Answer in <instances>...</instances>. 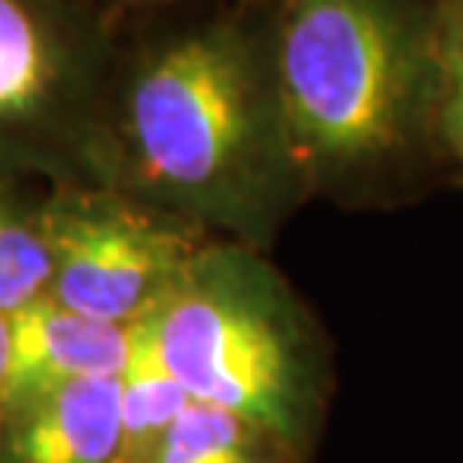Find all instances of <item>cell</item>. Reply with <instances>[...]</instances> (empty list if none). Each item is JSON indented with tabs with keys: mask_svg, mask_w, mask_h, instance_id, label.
<instances>
[{
	"mask_svg": "<svg viewBox=\"0 0 463 463\" xmlns=\"http://www.w3.org/2000/svg\"><path fill=\"white\" fill-rule=\"evenodd\" d=\"M108 185L215 240L269 251L308 201L284 120L272 24L219 13L117 54Z\"/></svg>",
	"mask_w": 463,
	"mask_h": 463,
	"instance_id": "1",
	"label": "cell"
},
{
	"mask_svg": "<svg viewBox=\"0 0 463 463\" xmlns=\"http://www.w3.org/2000/svg\"><path fill=\"white\" fill-rule=\"evenodd\" d=\"M272 54L308 201H395L446 159L433 6L281 0Z\"/></svg>",
	"mask_w": 463,
	"mask_h": 463,
	"instance_id": "2",
	"label": "cell"
},
{
	"mask_svg": "<svg viewBox=\"0 0 463 463\" xmlns=\"http://www.w3.org/2000/svg\"><path fill=\"white\" fill-rule=\"evenodd\" d=\"M137 335L192 401L258 419L317 458L332 341L266 251L210 242Z\"/></svg>",
	"mask_w": 463,
	"mask_h": 463,
	"instance_id": "3",
	"label": "cell"
},
{
	"mask_svg": "<svg viewBox=\"0 0 463 463\" xmlns=\"http://www.w3.org/2000/svg\"><path fill=\"white\" fill-rule=\"evenodd\" d=\"M117 54L81 0H0V180L108 185Z\"/></svg>",
	"mask_w": 463,
	"mask_h": 463,
	"instance_id": "4",
	"label": "cell"
},
{
	"mask_svg": "<svg viewBox=\"0 0 463 463\" xmlns=\"http://www.w3.org/2000/svg\"><path fill=\"white\" fill-rule=\"evenodd\" d=\"M54 281L48 299L81 317L141 326L215 236L114 185H52Z\"/></svg>",
	"mask_w": 463,
	"mask_h": 463,
	"instance_id": "5",
	"label": "cell"
},
{
	"mask_svg": "<svg viewBox=\"0 0 463 463\" xmlns=\"http://www.w3.org/2000/svg\"><path fill=\"white\" fill-rule=\"evenodd\" d=\"M120 377L78 380L4 410L0 463H129Z\"/></svg>",
	"mask_w": 463,
	"mask_h": 463,
	"instance_id": "6",
	"label": "cell"
},
{
	"mask_svg": "<svg viewBox=\"0 0 463 463\" xmlns=\"http://www.w3.org/2000/svg\"><path fill=\"white\" fill-rule=\"evenodd\" d=\"M132 356L135 329L81 317L43 299L13 317V368L4 410L78 380L120 377Z\"/></svg>",
	"mask_w": 463,
	"mask_h": 463,
	"instance_id": "7",
	"label": "cell"
},
{
	"mask_svg": "<svg viewBox=\"0 0 463 463\" xmlns=\"http://www.w3.org/2000/svg\"><path fill=\"white\" fill-rule=\"evenodd\" d=\"M137 463H317V458L258 419L189 401Z\"/></svg>",
	"mask_w": 463,
	"mask_h": 463,
	"instance_id": "8",
	"label": "cell"
},
{
	"mask_svg": "<svg viewBox=\"0 0 463 463\" xmlns=\"http://www.w3.org/2000/svg\"><path fill=\"white\" fill-rule=\"evenodd\" d=\"M54 281V240L48 185L0 180V314L15 317L48 299Z\"/></svg>",
	"mask_w": 463,
	"mask_h": 463,
	"instance_id": "9",
	"label": "cell"
},
{
	"mask_svg": "<svg viewBox=\"0 0 463 463\" xmlns=\"http://www.w3.org/2000/svg\"><path fill=\"white\" fill-rule=\"evenodd\" d=\"M123 386V425H126V455L137 463L156 437L189 407L185 389L167 373L150 347L141 341L135 326V356L120 377Z\"/></svg>",
	"mask_w": 463,
	"mask_h": 463,
	"instance_id": "10",
	"label": "cell"
},
{
	"mask_svg": "<svg viewBox=\"0 0 463 463\" xmlns=\"http://www.w3.org/2000/svg\"><path fill=\"white\" fill-rule=\"evenodd\" d=\"M437 69H439V141L446 159L463 171V0H437Z\"/></svg>",
	"mask_w": 463,
	"mask_h": 463,
	"instance_id": "11",
	"label": "cell"
},
{
	"mask_svg": "<svg viewBox=\"0 0 463 463\" xmlns=\"http://www.w3.org/2000/svg\"><path fill=\"white\" fill-rule=\"evenodd\" d=\"M9 368H13V317L0 314V416H4L6 407Z\"/></svg>",
	"mask_w": 463,
	"mask_h": 463,
	"instance_id": "12",
	"label": "cell"
},
{
	"mask_svg": "<svg viewBox=\"0 0 463 463\" xmlns=\"http://www.w3.org/2000/svg\"><path fill=\"white\" fill-rule=\"evenodd\" d=\"M114 4H132V6H144V4H167V0H114Z\"/></svg>",
	"mask_w": 463,
	"mask_h": 463,
	"instance_id": "13",
	"label": "cell"
}]
</instances>
